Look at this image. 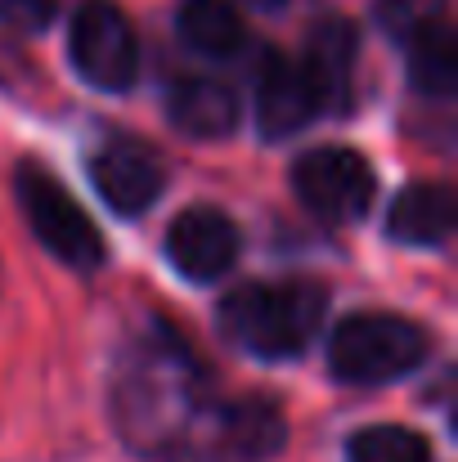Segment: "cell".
Segmentation results:
<instances>
[{"label":"cell","instance_id":"cell-3","mask_svg":"<svg viewBox=\"0 0 458 462\" xmlns=\"http://www.w3.org/2000/svg\"><path fill=\"white\" fill-rule=\"evenodd\" d=\"M14 189H18V207H23L32 234L45 243L50 256H59L72 270H99L104 265V238H99L95 220L45 166L23 162L18 175H14Z\"/></svg>","mask_w":458,"mask_h":462},{"label":"cell","instance_id":"cell-5","mask_svg":"<svg viewBox=\"0 0 458 462\" xmlns=\"http://www.w3.org/2000/svg\"><path fill=\"white\" fill-rule=\"evenodd\" d=\"M293 189L305 202V211H314L319 220L346 225L373 207L378 180H373V166L364 153L341 149V144H323V149H310L297 157Z\"/></svg>","mask_w":458,"mask_h":462},{"label":"cell","instance_id":"cell-10","mask_svg":"<svg viewBox=\"0 0 458 462\" xmlns=\"http://www.w3.org/2000/svg\"><path fill=\"white\" fill-rule=\"evenodd\" d=\"M166 122L184 140H225L238 126V99L220 81L184 77L166 90Z\"/></svg>","mask_w":458,"mask_h":462},{"label":"cell","instance_id":"cell-6","mask_svg":"<svg viewBox=\"0 0 458 462\" xmlns=\"http://www.w3.org/2000/svg\"><path fill=\"white\" fill-rule=\"evenodd\" d=\"M238 225L216 207H184L166 229V256L189 283H211L238 261Z\"/></svg>","mask_w":458,"mask_h":462},{"label":"cell","instance_id":"cell-14","mask_svg":"<svg viewBox=\"0 0 458 462\" xmlns=\"http://www.w3.org/2000/svg\"><path fill=\"white\" fill-rule=\"evenodd\" d=\"M405 45H409V86H414V95H423V99H450L458 86V41H454L450 18L427 23Z\"/></svg>","mask_w":458,"mask_h":462},{"label":"cell","instance_id":"cell-18","mask_svg":"<svg viewBox=\"0 0 458 462\" xmlns=\"http://www.w3.org/2000/svg\"><path fill=\"white\" fill-rule=\"evenodd\" d=\"M248 5H257V9H279L284 0H248Z\"/></svg>","mask_w":458,"mask_h":462},{"label":"cell","instance_id":"cell-15","mask_svg":"<svg viewBox=\"0 0 458 462\" xmlns=\"http://www.w3.org/2000/svg\"><path fill=\"white\" fill-rule=\"evenodd\" d=\"M346 458L351 462H432L427 436L382 422V427H364L346 440Z\"/></svg>","mask_w":458,"mask_h":462},{"label":"cell","instance_id":"cell-11","mask_svg":"<svg viewBox=\"0 0 458 462\" xmlns=\"http://www.w3.org/2000/svg\"><path fill=\"white\" fill-rule=\"evenodd\" d=\"M216 427H220V445L243 462H266L284 454V445H288V418L266 395H243V400L225 404Z\"/></svg>","mask_w":458,"mask_h":462},{"label":"cell","instance_id":"cell-17","mask_svg":"<svg viewBox=\"0 0 458 462\" xmlns=\"http://www.w3.org/2000/svg\"><path fill=\"white\" fill-rule=\"evenodd\" d=\"M59 14V0H0V23L14 32H45Z\"/></svg>","mask_w":458,"mask_h":462},{"label":"cell","instance_id":"cell-1","mask_svg":"<svg viewBox=\"0 0 458 462\" xmlns=\"http://www.w3.org/2000/svg\"><path fill=\"white\" fill-rule=\"evenodd\" d=\"M328 310V288L314 279L243 283L220 301V332L257 359H293L314 341Z\"/></svg>","mask_w":458,"mask_h":462},{"label":"cell","instance_id":"cell-9","mask_svg":"<svg viewBox=\"0 0 458 462\" xmlns=\"http://www.w3.org/2000/svg\"><path fill=\"white\" fill-rule=\"evenodd\" d=\"M355 50L360 36L346 18H323L305 36V77L319 95V113H346L351 104V77H355Z\"/></svg>","mask_w":458,"mask_h":462},{"label":"cell","instance_id":"cell-13","mask_svg":"<svg viewBox=\"0 0 458 462\" xmlns=\"http://www.w3.org/2000/svg\"><path fill=\"white\" fill-rule=\"evenodd\" d=\"M175 32L202 59H234L248 41V27L234 0H180Z\"/></svg>","mask_w":458,"mask_h":462},{"label":"cell","instance_id":"cell-16","mask_svg":"<svg viewBox=\"0 0 458 462\" xmlns=\"http://www.w3.org/2000/svg\"><path fill=\"white\" fill-rule=\"evenodd\" d=\"M436 18H445V0H378V23L396 41L418 36Z\"/></svg>","mask_w":458,"mask_h":462},{"label":"cell","instance_id":"cell-4","mask_svg":"<svg viewBox=\"0 0 458 462\" xmlns=\"http://www.w3.org/2000/svg\"><path fill=\"white\" fill-rule=\"evenodd\" d=\"M68 50H72V68H77L95 90L122 95V90L136 86L140 41H136L131 18H126L117 5H108V0H86V5L72 14Z\"/></svg>","mask_w":458,"mask_h":462},{"label":"cell","instance_id":"cell-7","mask_svg":"<svg viewBox=\"0 0 458 462\" xmlns=\"http://www.w3.org/2000/svg\"><path fill=\"white\" fill-rule=\"evenodd\" d=\"M90 180L99 189V198L117 211V216H140L149 211L166 184L162 175V157L140 140H108L95 162H90Z\"/></svg>","mask_w":458,"mask_h":462},{"label":"cell","instance_id":"cell-12","mask_svg":"<svg viewBox=\"0 0 458 462\" xmlns=\"http://www.w3.org/2000/svg\"><path fill=\"white\" fill-rule=\"evenodd\" d=\"M454 229V193L445 184H409L387 211V234L405 247H441Z\"/></svg>","mask_w":458,"mask_h":462},{"label":"cell","instance_id":"cell-2","mask_svg":"<svg viewBox=\"0 0 458 462\" xmlns=\"http://www.w3.org/2000/svg\"><path fill=\"white\" fill-rule=\"evenodd\" d=\"M427 332L414 319L400 314H382V310H364L351 314L332 341H328V368L337 382L351 386H378V382H396L405 373H414L427 359Z\"/></svg>","mask_w":458,"mask_h":462},{"label":"cell","instance_id":"cell-8","mask_svg":"<svg viewBox=\"0 0 458 462\" xmlns=\"http://www.w3.org/2000/svg\"><path fill=\"white\" fill-rule=\"evenodd\" d=\"M310 117H319V95L305 77L302 59L266 54V63L257 72V126H261V135L288 140Z\"/></svg>","mask_w":458,"mask_h":462}]
</instances>
